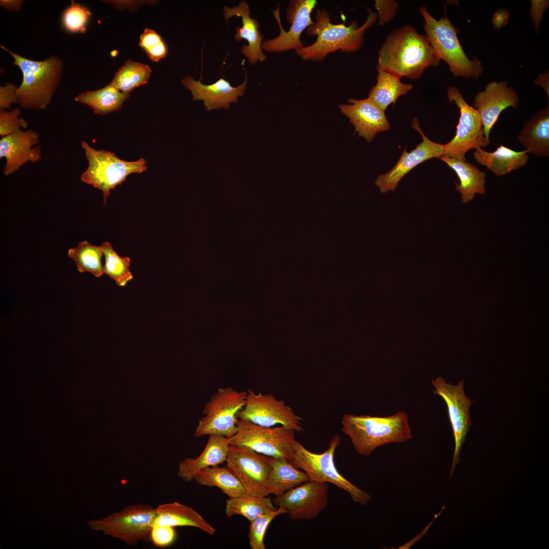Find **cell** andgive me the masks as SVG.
I'll return each mask as SVG.
<instances>
[{"label": "cell", "mask_w": 549, "mask_h": 549, "mask_svg": "<svg viewBox=\"0 0 549 549\" xmlns=\"http://www.w3.org/2000/svg\"><path fill=\"white\" fill-rule=\"evenodd\" d=\"M103 255L102 245H93L86 240L79 242L68 251V256L75 262L79 272H90L97 278L104 273L101 262Z\"/></svg>", "instance_id": "cell-33"}, {"label": "cell", "mask_w": 549, "mask_h": 549, "mask_svg": "<svg viewBox=\"0 0 549 549\" xmlns=\"http://www.w3.org/2000/svg\"><path fill=\"white\" fill-rule=\"evenodd\" d=\"M238 430L229 438V444L249 448L262 454L291 461L295 431L284 426L266 427L238 419Z\"/></svg>", "instance_id": "cell-10"}, {"label": "cell", "mask_w": 549, "mask_h": 549, "mask_svg": "<svg viewBox=\"0 0 549 549\" xmlns=\"http://www.w3.org/2000/svg\"><path fill=\"white\" fill-rule=\"evenodd\" d=\"M237 417L262 426L280 424L298 433L304 431L301 425L302 418L294 413L283 400H278L272 394L256 393L251 389L247 391L245 405Z\"/></svg>", "instance_id": "cell-13"}, {"label": "cell", "mask_w": 549, "mask_h": 549, "mask_svg": "<svg viewBox=\"0 0 549 549\" xmlns=\"http://www.w3.org/2000/svg\"><path fill=\"white\" fill-rule=\"evenodd\" d=\"M340 443L341 438L336 435L331 439L326 450L316 453L309 451L295 440L290 461L297 468L306 472L310 480L331 483L348 492L354 502L365 505L372 498L371 495L352 484L336 467L334 454Z\"/></svg>", "instance_id": "cell-6"}, {"label": "cell", "mask_w": 549, "mask_h": 549, "mask_svg": "<svg viewBox=\"0 0 549 549\" xmlns=\"http://www.w3.org/2000/svg\"><path fill=\"white\" fill-rule=\"evenodd\" d=\"M399 6V4L394 1L376 0L375 7L378 12V25L383 26L392 20L396 15Z\"/></svg>", "instance_id": "cell-40"}, {"label": "cell", "mask_w": 549, "mask_h": 549, "mask_svg": "<svg viewBox=\"0 0 549 549\" xmlns=\"http://www.w3.org/2000/svg\"><path fill=\"white\" fill-rule=\"evenodd\" d=\"M408 418L405 411L385 417L345 414L341 431L350 438L357 453L370 456L379 447L411 439Z\"/></svg>", "instance_id": "cell-3"}, {"label": "cell", "mask_w": 549, "mask_h": 549, "mask_svg": "<svg viewBox=\"0 0 549 549\" xmlns=\"http://www.w3.org/2000/svg\"><path fill=\"white\" fill-rule=\"evenodd\" d=\"M283 508L262 514L250 522L248 537L252 549H265L264 538L266 530L271 522L277 516L286 514Z\"/></svg>", "instance_id": "cell-36"}, {"label": "cell", "mask_w": 549, "mask_h": 549, "mask_svg": "<svg viewBox=\"0 0 549 549\" xmlns=\"http://www.w3.org/2000/svg\"><path fill=\"white\" fill-rule=\"evenodd\" d=\"M151 70L148 65L128 60L116 72L111 83L121 92L129 93L147 83Z\"/></svg>", "instance_id": "cell-34"}, {"label": "cell", "mask_w": 549, "mask_h": 549, "mask_svg": "<svg viewBox=\"0 0 549 549\" xmlns=\"http://www.w3.org/2000/svg\"><path fill=\"white\" fill-rule=\"evenodd\" d=\"M277 508L270 497L246 493L226 500L225 513L227 517L240 515L251 522L260 515L274 511Z\"/></svg>", "instance_id": "cell-32"}, {"label": "cell", "mask_w": 549, "mask_h": 549, "mask_svg": "<svg viewBox=\"0 0 549 549\" xmlns=\"http://www.w3.org/2000/svg\"><path fill=\"white\" fill-rule=\"evenodd\" d=\"M223 9L226 22L234 16L241 18L242 26L235 27L234 39L237 42L242 39L248 42V45L243 44L242 46L241 52L248 58L250 64L254 65L258 61L265 60L266 56L262 48L264 36L260 34L258 29L259 23L258 21L250 16L251 11L247 2L242 1L237 6L232 8L224 6Z\"/></svg>", "instance_id": "cell-22"}, {"label": "cell", "mask_w": 549, "mask_h": 549, "mask_svg": "<svg viewBox=\"0 0 549 549\" xmlns=\"http://www.w3.org/2000/svg\"><path fill=\"white\" fill-rule=\"evenodd\" d=\"M21 114L20 108L11 111H1L0 112V135L4 137L28 127L27 122L23 118H19Z\"/></svg>", "instance_id": "cell-38"}, {"label": "cell", "mask_w": 549, "mask_h": 549, "mask_svg": "<svg viewBox=\"0 0 549 549\" xmlns=\"http://www.w3.org/2000/svg\"><path fill=\"white\" fill-rule=\"evenodd\" d=\"M16 86L11 83H7L5 86L0 88V109L4 111L11 108L12 104H17Z\"/></svg>", "instance_id": "cell-41"}, {"label": "cell", "mask_w": 549, "mask_h": 549, "mask_svg": "<svg viewBox=\"0 0 549 549\" xmlns=\"http://www.w3.org/2000/svg\"><path fill=\"white\" fill-rule=\"evenodd\" d=\"M309 480L310 477L307 473L299 470L288 459L272 457L266 489L268 495L277 496Z\"/></svg>", "instance_id": "cell-28"}, {"label": "cell", "mask_w": 549, "mask_h": 549, "mask_svg": "<svg viewBox=\"0 0 549 549\" xmlns=\"http://www.w3.org/2000/svg\"><path fill=\"white\" fill-rule=\"evenodd\" d=\"M528 153L549 157V107L541 109L526 120L517 136Z\"/></svg>", "instance_id": "cell-25"}, {"label": "cell", "mask_w": 549, "mask_h": 549, "mask_svg": "<svg viewBox=\"0 0 549 549\" xmlns=\"http://www.w3.org/2000/svg\"><path fill=\"white\" fill-rule=\"evenodd\" d=\"M535 84L540 85L544 89L547 94L548 98V72L545 74L539 75L538 76V78L535 81Z\"/></svg>", "instance_id": "cell-44"}, {"label": "cell", "mask_w": 549, "mask_h": 549, "mask_svg": "<svg viewBox=\"0 0 549 549\" xmlns=\"http://www.w3.org/2000/svg\"><path fill=\"white\" fill-rule=\"evenodd\" d=\"M317 2L315 0H291L286 10V18L291 26L288 31L283 28L280 19V6L272 10L279 24L280 33L273 39L265 40L262 48L266 52L280 53L290 50L297 51L304 46L301 41L302 33L314 23L311 17Z\"/></svg>", "instance_id": "cell-16"}, {"label": "cell", "mask_w": 549, "mask_h": 549, "mask_svg": "<svg viewBox=\"0 0 549 549\" xmlns=\"http://www.w3.org/2000/svg\"><path fill=\"white\" fill-rule=\"evenodd\" d=\"M447 97L450 103L454 102L459 108L460 116L455 136L443 144V156L467 161L465 155L468 150L486 147L491 140L484 136L479 112L468 105L456 87L448 88Z\"/></svg>", "instance_id": "cell-11"}, {"label": "cell", "mask_w": 549, "mask_h": 549, "mask_svg": "<svg viewBox=\"0 0 549 549\" xmlns=\"http://www.w3.org/2000/svg\"><path fill=\"white\" fill-rule=\"evenodd\" d=\"M156 516V508L137 503L101 520L88 521L87 524L92 529L102 531L105 535L135 545L140 541L150 540Z\"/></svg>", "instance_id": "cell-9"}, {"label": "cell", "mask_w": 549, "mask_h": 549, "mask_svg": "<svg viewBox=\"0 0 549 549\" xmlns=\"http://www.w3.org/2000/svg\"><path fill=\"white\" fill-rule=\"evenodd\" d=\"M176 538V532L174 527L167 526H153L150 535V540L156 546L165 547L172 544Z\"/></svg>", "instance_id": "cell-39"}, {"label": "cell", "mask_w": 549, "mask_h": 549, "mask_svg": "<svg viewBox=\"0 0 549 549\" xmlns=\"http://www.w3.org/2000/svg\"><path fill=\"white\" fill-rule=\"evenodd\" d=\"M22 4L21 1H1V5L4 8L10 10H19Z\"/></svg>", "instance_id": "cell-45"}, {"label": "cell", "mask_w": 549, "mask_h": 549, "mask_svg": "<svg viewBox=\"0 0 549 549\" xmlns=\"http://www.w3.org/2000/svg\"><path fill=\"white\" fill-rule=\"evenodd\" d=\"M528 151H517L500 145L493 152H488L481 148L473 152L474 160L485 166L497 176L507 174L512 171L525 166L529 160Z\"/></svg>", "instance_id": "cell-26"}, {"label": "cell", "mask_w": 549, "mask_h": 549, "mask_svg": "<svg viewBox=\"0 0 549 549\" xmlns=\"http://www.w3.org/2000/svg\"><path fill=\"white\" fill-rule=\"evenodd\" d=\"M14 59L13 64L22 71L23 80L16 90L19 108L41 110L50 103L59 83L63 70L62 61L52 56L43 61H34L13 53L4 46Z\"/></svg>", "instance_id": "cell-4"}, {"label": "cell", "mask_w": 549, "mask_h": 549, "mask_svg": "<svg viewBox=\"0 0 549 549\" xmlns=\"http://www.w3.org/2000/svg\"><path fill=\"white\" fill-rule=\"evenodd\" d=\"M432 384L435 388L433 393L440 395L446 403L454 436L455 447L450 477L461 461L460 453L471 425L470 407L475 401L465 394L464 380L453 385L439 377L432 380Z\"/></svg>", "instance_id": "cell-12"}, {"label": "cell", "mask_w": 549, "mask_h": 549, "mask_svg": "<svg viewBox=\"0 0 549 549\" xmlns=\"http://www.w3.org/2000/svg\"><path fill=\"white\" fill-rule=\"evenodd\" d=\"M229 438L220 435H209L207 443L196 458H187L179 463L177 476L186 482L194 479L201 470L226 462L229 446Z\"/></svg>", "instance_id": "cell-23"}, {"label": "cell", "mask_w": 549, "mask_h": 549, "mask_svg": "<svg viewBox=\"0 0 549 549\" xmlns=\"http://www.w3.org/2000/svg\"><path fill=\"white\" fill-rule=\"evenodd\" d=\"M451 168L458 175L460 183L456 185V190L461 194V202L468 203L475 194L485 193V173L468 161H463L443 156L439 158Z\"/></svg>", "instance_id": "cell-27"}, {"label": "cell", "mask_w": 549, "mask_h": 549, "mask_svg": "<svg viewBox=\"0 0 549 549\" xmlns=\"http://www.w3.org/2000/svg\"><path fill=\"white\" fill-rule=\"evenodd\" d=\"M419 11L424 21L425 36L440 59L447 64L454 76L478 79L483 70L481 63L477 57L472 60L468 58L452 22L446 17L437 20L425 7H420Z\"/></svg>", "instance_id": "cell-5"}, {"label": "cell", "mask_w": 549, "mask_h": 549, "mask_svg": "<svg viewBox=\"0 0 549 549\" xmlns=\"http://www.w3.org/2000/svg\"><path fill=\"white\" fill-rule=\"evenodd\" d=\"M90 15L91 13L87 8L72 1L71 5L63 14L64 26L71 32L83 33L86 30L85 26Z\"/></svg>", "instance_id": "cell-37"}, {"label": "cell", "mask_w": 549, "mask_h": 549, "mask_svg": "<svg viewBox=\"0 0 549 549\" xmlns=\"http://www.w3.org/2000/svg\"><path fill=\"white\" fill-rule=\"evenodd\" d=\"M81 145L85 150L88 165L81 174L80 180L102 191L104 205L110 191L120 185L129 175L140 173L147 169L146 162L143 158L126 161L108 150H96L84 141H81Z\"/></svg>", "instance_id": "cell-7"}, {"label": "cell", "mask_w": 549, "mask_h": 549, "mask_svg": "<svg viewBox=\"0 0 549 549\" xmlns=\"http://www.w3.org/2000/svg\"><path fill=\"white\" fill-rule=\"evenodd\" d=\"M162 41L161 37L155 30L146 28L140 37L139 45L146 52Z\"/></svg>", "instance_id": "cell-42"}, {"label": "cell", "mask_w": 549, "mask_h": 549, "mask_svg": "<svg viewBox=\"0 0 549 549\" xmlns=\"http://www.w3.org/2000/svg\"><path fill=\"white\" fill-rule=\"evenodd\" d=\"M348 104H342L341 112L347 116L355 127L354 133L371 142L378 132L389 130L385 110L371 98L356 100L350 98Z\"/></svg>", "instance_id": "cell-19"}, {"label": "cell", "mask_w": 549, "mask_h": 549, "mask_svg": "<svg viewBox=\"0 0 549 549\" xmlns=\"http://www.w3.org/2000/svg\"><path fill=\"white\" fill-rule=\"evenodd\" d=\"M377 18V14L369 9L365 21L359 27L355 21L348 26L336 24L331 23L326 10H317L315 22L307 29L309 36H317L316 41L295 52L303 60L320 62L328 54L338 50L347 53L355 52L363 45L366 30L376 22Z\"/></svg>", "instance_id": "cell-2"}, {"label": "cell", "mask_w": 549, "mask_h": 549, "mask_svg": "<svg viewBox=\"0 0 549 549\" xmlns=\"http://www.w3.org/2000/svg\"><path fill=\"white\" fill-rule=\"evenodd\" d=\"M377 82L370 90L368 97L385 110L389 105H394L399 97L407 94L413 85L402 82L400 77L377 66Z\"/></svg>", "instance_id": "cell-29"}, {"label": "cell", "mask_w": 549, "mask_h": 549, "mask_svg": "<svg viewBox=\"0 0 549 549\" xmlns=\"http://www.w3.org/2000/svg\"><path fill=\"white\" fill-rule=\"evenodd\" d=\"M508 84L506 80L492 81L474 97L472 106L480 114L483 133L487 139L502 111L509 107L516 109L518 106V95Z\"/></svg>", "instance_id": "cell-18"}, {"label": "cell", "mask_w": 549, "mask_h": 549, "mask_svg": "<svg viewBox=\"0 0 549 549\" xmlns=\"http://www.w3.org/2000/svg\"><path fill=\"white\" fill-rule=\"evenodd\" d=\"M532 5L530 9V14L534 23L536 30L539 27L540 20L542 14L548 7V1H532Z\"/></svg>", "instance_id": "cell-43"}, {"label": "cell", "mask_w": 549, "mask_h": 549, "mask_svg": "<svg viewBox=\"0 0 549 549\" xmlns=\"http://www.w3.org/2000/svg\"><path fill=\"white\" fill-rule=\"evenodd\" d=\"M129 97V93L121 92L110 83L101 89L83 92L75 100L88 105L96 114L105 115L120 109Z\"/></svg>", "instance_id": "cell-31"}, {"label": "cell", "mask_w": 549, "mask_h": 549, "mask_svg": "<svg viewBox=\"0 0 549 549\" xmlns=\"http://www.w3.org/2000/svg\"><path fill=\"white\" fill-rule=\"evenodd\" d=\"M247 82V76L244 81L236 87L232 86L224 78L209 85L202 83L201 80H195L191 76H187L181 80L182 84L191 91L193 100L203 101L208 111L222 108L228 109L230 103L237 102L238 98L244 95Z\"/></svg>", "instance_id": "cell-21"}, {"label": "cell", "mask_w": 549, "mask_h": 549, "mask_svg": "<svg viewBox=\"0 0 549 549\" xmlns=\"http://www.w3.org/2000/svg\"><path fill=\"white\" fill-rule=\"evenodd\" d=\"M378 54L377 66L411 79L419 78L425 69L440 62L425 35L409 24L389 34Z\"/></svg>", "instance_id": "cell-1"}, {"label": "cell", "mask_w": 549, "mask_h": 549, "mask_svg": "<svg viewBox=\"0 0 549 549\" xmlns=\"http://www.w3.org/2000/svg\"><path fill=\"white\" fill-rule=\"evenodd\" d=\"M247 391L231 387L220 388L205 405L194 433L195 437L220 435L230 438L237 432L238 412L246 404Z\"/></svg>", "instance_id": "cell-8"}, {"label": "cell", "mask_w": 549, "mask_h": 549, "mask_svg": "<svg viewBox=\"0 0 549 549\" xmlns=\"http://www.w3.org/2000/svg\"><path fill=\"white\" fill-rule=\"evenodd\" d=\"M39 135L32 130H21L3 137L0 140V157L5 158L6 163L3 173L8 176L17 170L24 163L39 162L42 158L39 145Z\"/></svg>", "instance_id": "cell-20"}, {"label": "cell", "mask_w": 549, "mask_h": 549, "mask_svg": "<svg viewBox=\"0 0 549 549\" xmlns=\"http://www.w3.org/2000/svg\"><path fill=\"white\" fill-rule=\"evenodd\" d=\"M328 485L309 480L272 500L277 507L286 510L293 520H310L317 518L328 504Z\"/></svg>", "instance_id": "cell-15"}, {"label": "cell", "mask_w": 549, "mask_h": 549, "mask_svg": "<svg viewBox=\"0 0 549 549\" xmlns=\"http://www.w3.org/2000/svg\"><path fill=\"white\" fill-rule=\"evenodd\" d=\"M101 245L105 257L104 273L114 280L118 286H125L133 278L129 269L130 258L118 255L108 241H105Z\"/></svg>", "instance_id": "cell-35"}, {"label": "cell", "mask_w": 549, "mask_h": 549, "mask_svg": "<svg viewBox=\"0 0 549 549\" xmlns=\"http://www.w3.org/2000/svg\"><path fill=\"white\" fill-rule=\"evenodd\" d=\"M272 457L244 446L229 445L226 466L237 476L246 493L267 496L266 481L271 469Z\"/></svg>", "instance_id": "cell-14"}, {"label": "cell", "mask_w": 549, "mask_h": 549, "mask_svg": "<svg viewBox=\"0 0 549 549\" xmlns=\"http://www.w3.org/2000/svg\"><path fill=\"white\" fill-rule=\"evenodd\" d=\"M154 525L192 527L209 535H214L215 529L199 513L190 506L174 502L158 505L156 508Z\"/></svg>", "instance_id": "cell-24"}, {"label": "cell", "mask_w": 549, "mask_h": 549, "mask_svg": "<svg viewBox=\"0 0 549 549\" xmlns=\"http://www.w3.org/2000/svg\"><path fill=\"white\" fill-rule=\"evenodd\" d=\"M412 126L421 135L422 141L410 152H407L405 148L393 167L386 173L378 176L375 184L382 193L394 191L401 179L421 163L432 158H440L444 155L443 144L427 138L420 128L417 118L413 119Z\"/></svg>", "instance_id": "cell-17"}, {"label": "cell", "mask_w": 549, "mask_h": 549, "mask_svg": "<svg viewBox=\"0 0 549 549\" xmlns=\"http://www.w3.org/2000/svg\"><path fill=\"white\" fill-rule=\"evenodd\" d=\"M194 480L200 485L220 489L229 498L247 493L238 478L227 466L217 465L202 469L195 475Z\"/></svg>", "instance_id": "cell-30"}]
</instances>
